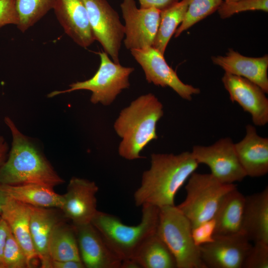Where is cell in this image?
I'll return each mask as SVG.
<instances>
[{
	"mask_svg": "<svg viewBox=\"0 0 268 268\" xmlns=\"http://www.w3.org/2000/svg\"><path fill=\"white\" fill-rule=\"evenodd\" d=\"M254 243L246 256L242 268H268V244Z\"/></svg>",
	"mask_w": 268,
	"mask_h": 268,
	"instance_id": "31",
	"label": "cell"
},
{
	"mask_svg": "<svg viewBox=\"0 0 268 268\" xmlns=\"http://www.w3.org/2000/svg\"><path fill=\"white\" fill-rule=\"evenodd\" d=\"M179 0H139L140 8L154 7L162 10L178 2Z\"/></svg>",
	"mask_w": 268,
	"mask_h": 268,
	"instance_id": "34",
	"label": "cell"
},
{
	"mask_svg": "<svg viewBox=\"0 0 268 268\" xmlns=\"http://www.w3.org/2000/svg\"><path fill=\"white\" fill-rule=\"evenodd\" d=\"M120 7L125 23L126 48L131 51L152 46L161 10L154 7L138 8L134 0H123Z\"/></svg>",
	"mask_w": 268,
	"mask_h": 268,
	"instance_id": "10",
	"label": "cell"
},
{
	"mask_svg": "<svg viewBox=\"0 0 268 268\" xmlns=\"http://www.w3.org/2000/svg\"><path fill=\"white\" fill-rule=\"evenodd\" d=\"M4 122L10 130L12 141L7 158L0 169V183L36 184L52 188L64 183L40 150L19 131L12 120L5 117Z\"/></svg>",
	"mask_w": 268,
	"mask_h": 268,
	"instance_id": "2",
	"label": "cell"
},
{
	"mask_svg": "<svg viewBox=\"0 0 268 268\" xmlns=\"http://www.w3.org/2000/svg\"><path fill=\"white\" fill-rule=\"evenodd\" d=\"M100 64L94 75L83 81L70 84L69 88L55 90L48 95V97L79 90L92 92L90 101L93 104L100 103L104 106L110 105L122 90L130 86L129 77L134 71L132 67H125L120 63L112 61L105 52H99Z\"/></svg>",
	"mask_w": 268,
	"mask_h": 268,
	"instance_id": "7",
	"label": "cell"
},
{
	"mask_svg": "<svg viewBox=\"0 0 268 268\" xmlns=\"http://www.w3.org/2000/svg\"><path fill=\"white\" fill-rule=\"evenodd\" d=\"M223 0H190L184 20L176 29L175 37L218 9Z\"/></svg>",
	"mask_w": 268,
	"mask_h": 268,
	"instance_id": "28",
	"label": "cell"
},
{
	"mask_svg": "<svg viewBox=\"0 0 268 268\" xmlns=\"http://www.w3.org/2000/svg\"><path fill=\"white\" fill-rule=\"evenodd\" d=\"M192 230L189 220L177 206L159 208L156 233L174 257L177 268H206Z\"/></svg>",
	"mask_w": 268,
	"mask_h": 268,
	"instance_id": "6",
	"label": "cell"
},
{
	"mask_svg": "<svg viewBox=\"0 0 268 268\" xmlns=\"http://www.w3.org/2000/svg\"><path fill=\"white\" fill-rule=\"evenodd\" d=\"M65 32L86 48L95 41L83 0H56L53 9Z\"/></svg>",
	"mask_w": 268,
	"mask_h": 268,
	"instance_id": "16",
	"label": "cell"
},
{
	"mask_svg": "<svg viewBox=\"0 0 268 268\" xmlns=\"http://www.w3.org/2000/svg\"><path fill=\"white\" fill-rule=\"evenodd\" d=\"M245 200V197L237 188L225 196L214 217V236L242 234Z\"/></svg>",
	"mask_w": 268,
	"mask_h": 268,
	"instance_id": "23",
	"label": "cell"
},
{
	"mask_svg": "<svg viewBox=\"0 0 268 268\" xmlns=\"http://www.w3.org/2000/svg\"><path fill=\"white\" fill-rule=\"evenodd\" d=\"M48 252L52 261H81L73 225L61 221L54 227L49 240Z\"/></svg>",
	"mask_w": 268,
	"mask_h": 268,
	"instance_id": "25",
	"label": "cell"
},
{
	"mask_svg": "<svg viewBox=\"0 0 268 268\" xmlns=\"http://www.w3.org/2000/svg\"><path fill=\"white\" fill-rule=\"evenodd\" d=\"M191 153L199 164L207 165L210 173L222 183L234 184L247 176L230 137L221 138L209 146L194 145Z\"/></svg>",
	"mask_w": 268,
	"mask_h": 268,
	"instance_id": "8",
	"label": "cell"
},
{
	"mask_svg": "<svg viewBox=\"0 0 268 268\" xmlns=\"http://www.w3.org/2000/svg\"><path fill=\"white\" fill-rule=\"evenodd\" d=\"M52 268H85V266L81 261H52Z\"/></svg>",
	"mask_w": 268,
	"mask_h": 268,
	"instance_id": "36",
	"label": "cell"
},
{
	"mask_svg": "<svg viewBox=\"0 0 268 268\" xmlns=\"http://www.w3.org/2000/svg\"><path fill=\"white\" fill-rule=\"evenodd\" d=\"M31 268L24 251L13 236L8 227L0 268Z\"/></svg>",
	"mask_w": 268,
	"mask_h": 268,
	"instance_id": "29",
	"label": "cell"
},
{
	"mask_svg": "<svg viewBox=\"0 0 268 268\" xmlns=\"http://www.w3.org/2000/svg\"><path fill=\"white\" fill-rule=\"evenodd\" d=\"M222 19L228 18L234 14L251 10L268 11V0H237L223 1L217 9Z\"/></svg>",
	"mask_w": 268,
	"mask_h": 268,
	"instance_id": "30",
	"label": "cell"
},
{
	"mask_svg": "<svg viewBox=\"0 0 268 268\" xmlns=\"http://www.w3.org/2000/svg\"><path fill=\"white\" fill-rule=\"evenodd\" d=\"M235 0H224V1L229 2V1H235Z\"/></svg>",
	"mask_w": 268,
	"mask_h": 268,
	"instance_id": "40",
	"label": "cell"
},
{
	"mask_svg": "<svg viewBox=\"0 0 268 268\" xmlns=\"http://www.w3.org/2000/svg\"><path fill=\"white\" fill-rule=\"evenodd\" d=\"M139 265L133 259L123 260L121 268H140Z\"/></svg>",
	"mask_w": 268,
	"mask_h": 268,
	"instance_id": "38",
	"label": "cell"
},
{
	"mask_svg": "<svg viewBox=\"0 0 268 268\" xmlns=\"http://www.w3.org/2000/svg\"><path fill=\"white\" fill-rule=\"evenodd\" d=\"M8 148L7 143L0 135V169L7 158Z\"/></svg>",
	"mask_w": 268,
	"mask_h": 268,
	"instance_id": "37",
	"label": "cell"
},
{
	"mask_svg": "<svg viewBox=\"0 0 268 268\" xmlns=\"http://www.w3.org/2000/svg\"><path fill=\"white\" fill-rule=\"evenodd\" d=\"M236 188L234 184L222 183L211 173L194 172L185 187L186 198L177 207L193 228L213 218L225 196Z\"/></svg>",
	"mask_w": 268,
	"mask_h": 268,
	"instance_id": "5",
	"label": "cell"
},
{
	"mask_svg": "<svg viewBox=\"0 0 268 268\" xmlns=\"http://www.w3.org/2000/svg\"><path fill=\"white\" fill-rule=\"evenodd\" d=\"M242 233L250 241L268 244V188L245 197Z\"/></svg>",
	"mask_w": 268,
	"mask_h": 268,
	"instance_id": "20",
	"label": "cell"
},
{
	"mask_svg": "<svg viewBox=\"0 0 268 268\" xmlns=\"http://www.w3.org/2000/svg\"><path fill=\"white\" fill-rule=\"evenodd\" d=\"M142 68L148 83L162 87H169L182 98L191 101L193 96L199 94V88L182 81L176 71L166 62L164 55L152 46L141 50L130 51Z\"/></svg>",
	"mask_w": 268,
	"mask_h": 268,
	"instance_id": "11",
	"label": "cell"
},
{
	"mask_svg": "<svg viewBox=\"0 0 268 268\" xmlns=\"http://www.w3.org/2000/svg\"><path fill=\"white\" fill-rule=\"evenodd\" d=\"M252 244L243 234L214 236L211 242L199 246L206 268H242Z\"/></svg>",
	"mask_w": 268,
	"mask_h": 268,
	"instance_id": "12",
	"label": "cell"
},
{
	"mask_svg": "<svg viewBox=\"0 0 268 268\" xmlns=\"http://www.w3.org/2000/svg\"><path fill=\"white\" fill-rule=\"evenodd\" d=\"M7 196L0 189V215L2 212V207L5 203Z\"/></svg>",
	"mask_w": 268,
	"mask_h": 268,
	"instance_id": "39",
	"label": "cell"
},
{
	"mask_svg": "<svg viewBox=\"0 0 268 268\" xmlns=\"http://www.w3.org/2000/svg\"><path fill=\"white\" fill-rule=\"evenodd\" d=\"M15 0H0V29L7 24L18 23Z\"/></svg>",
	"mask_w": 268,
	"mask_h": 268,
	"instance_id": "33",
	"label": "cell"
},
{
	"mask_svg": "<svg viewBox=\"0 0 268 268\" xmlns=\"http://www.w3.org/2000/svg\"><path fill=\"white\" fill-rule=\"evenodd\" d=\"M222 81L230 100L251 114L255 125L262 127L268 124V99L258 85L245 78L225 72Z\"/></svg>",
	"mask_w": 268,
	"mask_h": 268,
	"instance_id": "13",
	"label": "cell"
},
{
	"mask_svg": "<svg viewBox=\"0 0 268 268\" xmlns=\"http://www.w3.org/2000/svg\"><path fill=\"white\" fill-rule=\"evenodd\" d=\"M132 259L142 268H177L174 257L156 233L144 240Z\"/></svg>",
	"mask_w": 268,
	"mask_h": 268,
	"instance_id": "24",
	"label": "cell"
},
{
	"mask_svg": "<svg viewBox=\"0 0 268 268\" xmlns=\"http://www.w3.org/2000/svg\"><path fill=\"white\" fill-rule=\"evenodd\" d=\"M234 146L247 176L259 177L268 173V138L260 136L254 126H246L245 136Z\"/></svg>",
	"mask_w": 268,
	"mask_h": 268,
	"instance_id": "18",
	"label": "cell"
},
{
	"mask_svg": "<svg viewBox=\"0 0 268 268\" xmlns=\"http://www.w3.org/2000/svg\"><path fill=\"white\" fill-rule=\"evenodd\" d=\"M212 62L227 72L245 78L268 93V55L253 58L246 57L229 49L224 56L211 57Z\"/></svg>",
	"mask_w": 268,
	"mask_h": 268,
	"instance_id": "17",
	"label": "cell"
},
{
	"mask_svg": "<svg viewBox=\"0 0 268 268\" xmlns=\"http://www.w3.org/2000/svg\"><path fill=\"white\" fill-rule=\"evenodd\" d=\"M74 226L81 261L85 268H121L122 260L91 223Z\"/></svg>",
	"mask_w": 268,
	"mask_h": 268,
	"instance_id": "15",
	"label": "cell"
},
{
	"mask_svg": "<svg viewBox=\"0 0 268 268\" xmlns=\"http://www.w3.org/2000/svg\"><path fill=\"white\" fill-rule=\"evenodd\" d=\"M190 0H181L161 10L158 29L152 47L164 55L168 43L183 22Z\"/></svg>",
	"mask_w": 268,
	"mask_h": 268,
	"instance_id": "26",
	"label": "cell"
},
{
	"mask_svg": "<svg viewBox=\"0 0 268 268\" xmlns=\"http://www.w3.org/2000/svg\"><path fill=\"white\" fill-rule=\"evenodd\" d=\"M8 226L6 222L0 215V268L4 248L5 247Z\"/></svg>",
	"mask_w": 268,
	"mask_h": 268,
	"instance_id": "35",
	"label": "cell"
},
{
	"mask_svg": "<svg viewBox=\"0 0 268 268\" xmlns=\"http://www.w3.org/2000/svg\"><path fill=\"white\" fill-rule=\"evenodd\" d=\"M141 207V220L136 225H126L118 217L99 210L91 220V224L122 261L132 259L144 240L156 233L159 208L148 204Z\"/></svg>",
	"mask_w": 268,
	"mask_h": 268,
	"instance_id": "4",
	"label": "cell"
},
{
	"mask_svg": "<svg viewBox=\"0 0 268 268\" xmlns=\"http://www.w3.org/2000/svg\"><path fill=\"white\" fill-rule=\"evenodd\" d=\"M0 216L24 251L31 268L37 266L40 261L31 236L30 205L7 196Z\"/></svg>",
	"mask_w": 268,
	"mask_h": 268,
	"instance_id": "19",
	"label": "cell"
},
{
	"mask_svg": "<svg viewBox=\"0 0 268 268\" xmlns=\"http://www.w3.org/2000/svg\"><path fill=\"white\" fill-rule=\"evenodd\" d=\"M56 0H15L18 29L24 32L53 9Z\"/></svg>",
	"mask_w": 268,
	"mask_h": 268,
	"instance_id": "27",
	"label": "cell"
},
{
	"mask_svg": "<svg viewBox=\"0 0 268 268\" xmlns=\"http://www.w3.org/2000/svg\"><path fill=\"white\" fill-rule=\"evenodd\" d=\"M0 189L7 196L30 206L61 209L64 202L63 195L56 193L54 188L44 185L0 183Z\"/></svg>",
	"mask_w": 268,
	"mask_h": 268,
	"instance_id": "22",
	"label": "cell"
},
{
	"mask_svg": "<svg viewBox=\"0 0 268 268\" xmlns=\"http://www.w3.org/2000/svg\"><path fill=\"white\" fill-rule=\"evenodd\" d=\"M199 165L189 151L152 153L150 167L143 172L140 185L134 194L135 205L148 204L159 208L175 205L177 193Z\"/></svg>",
	"mask_w": 268,
	"mask_h": 268,
	"instance_id": "1",
	"label": "cell"
},
{
	"mask_svg": "<svg viewBox=\"0 0 268 268\" xmlns=\"http://www.w3.org/2000/svg\"><path fill=\"white\" fill-rule=\"evenodd\" d=\"M215 227L214 217L192 228V234L195 244L199 247L214 240Z\"/></svg>",
	"mask_w": 268,
	"mask_h": 268,
	"instance_id": "32",
	"label": "cell"
},
{
	"mask_svg": "<svg viewBox=\"0 0 268 268\" xmlns=\"http://www.w3.org/2000/svg\"><path fill=\"white\" fill-rule=\"evenodd\" d=\"M163 114L162 104L151 93L141 95L123 109L114 125L122 139L119 155L130 160L142 158L140 152L158 138L156 124Z\"/></svg>",
	"mask_w": 268,
	"mask_h": 268,
	"instance_id": "3",
	"label": "cell"
},
{
	"mask_svg": "<svg viewBox=\"0 0 268 268\" xmlns=\"http://www.w3.org/2000/svg\"><path fill=\"white\" fill-rule=\"evenodd\" d=\"M95 40L113 61L119 63V52L125 27L117 12L106 0H83Z\"/></svg>",
	"mask_w": 268,
	"mask_h": 268,
	"instance_id": "9",
	"label": "cell"
},
{
	"mask_svg": "<svg viewBox=\"0 0 268 268\" xmlns=\"http://www.w3.org/2000/svg\"><path fill=\"white\" fill-rule=\"evenodd\" d=\"M30 233L42 268H52L48 242L55 225L62 221L57 208L30 206Z\"/></svg>",
	"mask_w": 268,
	"mask_h": 268,
	"instance_id": "21",
	"label": "cell"
},
{
	"mask_svg": "<svg viewBox=\"0 0 268 268\" xmlns=\"http://www.w3.org/2000/svg\"><path fill=\"white\" fill-rule=\"evenodd\" d=\"M98 187L93 181L73 177L63 195L64 202L60 210L73 225L91 223L98 210L96 195Z\"/></svg>",
	"mask_w": 268,
	"mask_h": 268,
	"instance_id": "14",
	"label": "cell"
}]
</instances>
